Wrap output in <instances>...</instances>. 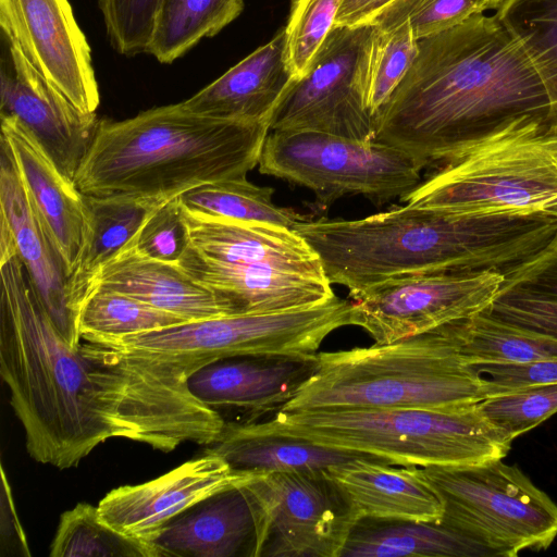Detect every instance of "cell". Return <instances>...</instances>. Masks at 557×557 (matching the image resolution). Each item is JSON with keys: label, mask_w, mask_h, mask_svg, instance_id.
<instances>
[{"label": "cell", "mask_w": 557, "mask_h": 557, "mask_svg": "<svg viewBox=\"0 0 557 557\" xmlns=\"http://www.w3.org/2000/svg\"><path fill=\"white\" fill-rule=\"evenodd\" d=\"M0 219L10 226L32 287L54 329L74 349L82 342L65 268L27 196L12 151L0 137Z\"/></svg>", "instance_id": "cell-18"}, {"label": "cell", "mask_w": 557, "mask_h": 557, "mask_svg": "<svg viewBox=\"0 0 557 557\" xmlns=\"http://www.w3.org/2000/svg\"><path fill=\"white\" fill-rule=\"evenodd\" d=\"M269 122L215 119L182 102L99 120L75 185L85 196L165 201L214 182L245 178L259 163Z\"/></svg>", "instance_id": "cell-4"}, {"label": "cell", "mask_w": 557, "mask_h": 557, "mask_svg": "<svg viewBox=\"0 0 557 557\" xmlns=\"http://www.w3.org/2000/svg\"><path fill=\"white\" fill-rule=\"evenodd\" d=\"M259 507L258 557H341L359 515L329 470L252 474Z\"/></svg>", "instance_id": "cell-13"}, {"label": "cell", "mask_w": 557, "mask_h": 557, "mask_svg": "<svg viewBox=\"0 0 557 557\" xmlns=\"http://www.w3.org/2000/svg\"><path fill=\"white\" fill-rule=\"evenodd\" d=\"M293 230L318 253L331 284L354 292L417 274L505 276L552 243L557 216L456 214L405 205L358 220H301Z\"/></svg>", "instance_id": "cell-3"}, {"label": "cell", "mask_w": 557, "mask_h": 557, "mask_svg": "<svg viewBox=\"0 0 557 557\" xmlns=\"http://www.w3.org/2000/svg\"><path fill=\"white\" fill-rule=\"evenodd\" d=\"M524 120L552 126L544 85L497 17L479 14L418 40L417 58L375 115L374 140L424 168Z\"/></svg>", "instance_id": "cell-2"}, {"label": "cell", "mask_w": 557, "mask_h": 557, "mask_svg": "<svg viewBox=\"0 0 557 557\" xmlns=\"http://www.w3.org/2000/svg\"><path fill=\"white\" fill-rule=\"evenodd\" d=\"M314 358L248 355L227 357L196 370L187 379L191 394L222 418L239 410L255 420L280 410L311 375Z\"/></svg>", "instance_id": "cell-20"}, {"label": "cell", "mask_w": 557, "mask_h": 557, "mask_svg": "<svg viewBox=\"0 0 557 557\" xmlns=\"http://www.w3.org/2000/svg\"><path fill=\"white\" fill-rule=\"evenodd\" d=\"M394 0H343L335 26H356L368 23Z\"/></svg>", "instance_id": "cell-43"}, {"label": "cell", "mask_w": 557, "mask_h": 557, "mask_svg": "<svg viewBox=\"0 0 557 557\" xmlns=\"http://www.w3.org/2000/svg\"><path fill=\"white\" fill-rule=\"evenodd\" d=\"M359 518L440 522L443 504L421 467L362 457L329 470Z\"/></svg>", "instance_id": "cell-24"}, {"label": "cell", "mask_w": 557, "mask_h": 557, "mask_svg": "<svg viewBox=\"0 0 557 557\" xmlns=\"http://www.w3.org/2000/svg\"><path fill=\"white\" fill-rule=\"evenodd\" d=\"M95 287L125 294L186 321L240 313L232 300L176 264L143 257L132 247L98 271L89 293Z\"/></svg>", "instance_id": "cell-23"}, {"label": "cell", "mask_w": 557, "mask_h": 557, "mask_svg": "<svg viewBox=\"0 0 557 557\" xmlns=\"http://www.w3.org/2000/svg\"><path fill=\"white\" fill-rule=\"evenodd\" d=\"M343 0H293L286 24V52L294 79L307 72L321 45L335 27Z\"/></svg>", "instance_id": "cell-38"}, {"label": "cell", "mask_w": 557, "mask_h": 557, "mask_svg": "<svg viewBox=\"0 0 557 557\" xmlns=\"http://www.w3.org/2000/svg\"><path fill=\"white\" fill-rule=\"evenodd\" d=\"M421 468L443 504L440 522L495 557L544 550L557 536V504L517 466L496 459Z\"/></svg>", "instance_id": "cell-9"}, {"label": "cell", "mask_w": 557, "mask_h": 557, "mask_svg": "<svg viewBox=\"0 0 557 557\" xmlns=\"http://www.w3.org/2000/svg\"><path fill=\"white\" fill-rule=\"evenodd\" d=\"M482 376L485 397L541 384H557V359L525 364L472 366Z\"/></svg>", "instance_id": "cell-41"}, {"label": "cell", "mask_w": 557, "mask_h": 557, "mask_svg": "<svg viewBox=\"0 0 557 557\" xmlns=\"http://www.w3.org/2000/svg\"><path fill=\"white\" fill-rule=\"evenodd\" d=\"M0 120L1 137L12 151L27 196L70 281L85 237V196L18 121L7 116Z\"/></svg>", "instance_id": "cell-21"}, {"label": "cell", "mask_w": 557, "mask_h": 557, "mask_svg": "<svg viewBox=\"0 0 557 557\" xmlns=\"http://www.w3.org/2000/svg\"><path fill=\"white\" fill-rule=\"evenodd\" d=\"M244 0H160L146 52L171 63L234 21Z\"/></svg>", "instance_id": "cell-29"}, {"label": "cell", "mask_w": 557, "mask_h": 557, "mask_svg": "<svg viewBox=\"0 0 557 557\" xmlns=\"http://www.w3.org/2000/svg\"><path fill=\"white\" fill-rule=\"evenodd\" d=\"M250 475L236 472L221 457L205 453L153 480L110 491L98 509L115 530L150 545L174 517Z\"/></svg>", "instance_id": "cell-17"}, {"label": "cell", "mask_w": 557, "mask_h": 557, "mask_svg": "<svg viewBox=\"0 0 557 557\" xmlns=\"http://www.w3.org/2000/svg\"><path fill=\"white\" fill-rule=\"evenodd\" d=\"M1 556L29 557V547L15 509L12 491L3 466L1 467Z\"/></svg>", "instance_id": "cell-42"}, {"label": "cell", "mask_w": 557, "mask_h": 557, "mask_svg": "<svg viewBox=\"0 0 557 557\" xmlns=\"http://www.w3.org/2000/svg\"><path fill=\"white\" fill-rule=\"evenodd\" d=\"M522 47L539 74L557 132V0H505L495 14Z\"/></svg>", "instance_id": "cell-31"}, {"label": "cell", "mask_w": 557, "mask_h": 557, "mask_svg": "<svg viewBox=\"0 0 557 557\" xmlns=\"http://www.w3.org/2000/svg\"><path fill=\"white\" fill-rule=\"evenodd\" d=\"M205 453L221 457L234 471L247 474L330 470L373 456L284 434L253 431L237 421L225 422L219 437L206 446Z\"/></svg>", "instance_id": "cell-25"}, {"label": "cell", "mask_w": 557, "mask_h": 557, "mask_svg": "<svg viewBox=\"0 0 557 557\" xmlns=\"http://www.w3.org/2000/svg\"><path fill=\"white\" fill-rule=\"evenodd\" d=\"M483 312L557 341V235L539 255L504 276Z\"/></svg>", "instance_id": "cell-28"}, {"label": "cell", "mask_w": 557, "mask_h": 557, "mask_svg": "<svg viewBox=\"0 0 557 557\" xmlns=\"http://www.w3.org/2000/svg\"><path fill=\"white\" fill-rule=\"evenodd\" d=\"M161 202L148 198L85 196V237L69 281L71 302L78 317L98 271L133 247L147 216Z\"/></svg>", "instance_id": "cell-26"}, {"label": "cell", "mask_w": 557, "mask_h": 557, "mask_svg": "<svg viewBox=\"0 0 557 557\" xmlns=\"http://www.w3.org/2000/svg\"><path fill=\"white\" fill-rule=\"evenodd\" d=\"M189 245L178 197L161 202L147 216L133 249L140 256L176 264Z\"/></svg>", "instance_id": "cell-39"}, {"label": "cell", "mask_w": 557, "mask_h": 557, "mask_svg": "<svg viewBox=\"0 0 557 557\" xmlns=\"http://www.w3.org/2000/svg\"><path fill=\"white\" fill-rule=\"evenodd\" d=\"M504 275L444 272L398 276L349 292L350 325L389 344L472 318L495 298Z\"/></svg>", "instance_id": "cell-14"}, {"label": "cell", "mask_w": 557, "mask_h": 557, "mask_svg": "<svg viewBox=\"0 0 557 557\" xmlns=\"http://www.w3.org/2000/svg\"><path fill=\"white\" fill-rule=\"evenodd\" d=\"M0 116L18 121L71 181L95 137L99 119L84 113L1 35Z\"/></svg>", "instance_id": "cell-16"}, {"label": "cell", "mask_w": 557, "mask_h": 557, "mask_svg": "<svg viewBox=\"0 0 557 557\" xmlns=\"http://www.w3.org/2000/svg\"><path fill=\"white\" fill-rule=\"evenodd\" d=\"M51 557H156L152 547L111 527L98 506L81 503L60 517Z\"/></svg>", "instance_id": "cell-33"}, {"label": "cell", "mask_w": 557, "mask_h": 557, "mask_svg": "<svg viewBox=\"0 0 557 557\" xmlns=\"http://www.w3.org/2000/svg\"><path fill=\"white\" fill-rule=\"evenodd\" d=\"M418 55V39L408 22L380 33L375 29L369 72L368 97L373 113L388 100Z\"/></svg>", "instance_id": "cell-37"}, {"label": "cell", "mask_w": 557, "mask_h": 557, "mask_svg": "<svg viewBox=\"0 0 557 557\" xmlns=\"http://www.w3.org/2000/svg\"><path fill=\"white\" fill-rule=\"evenodd\" d=\"M293 79L282 28L269 42L182 104L210 117L270 123Z\"/></svg>", "instance_id": "cell-22"}, {"label": "cell", "mask_w": 557, "mask_h": 557, "mask_svg": "<svg viewBox=\"0 0 557 557\" xmlns=\"http://www.w3.org/2000/svg\"><path fill=\"white\" fill-rule=\"evenodd\" d=\"M3 35L76 108L100 102L90 48L67 0H0Z\"/></svg>", "instance_id": "cell-15"}, {"label": "cell", "mask_w": 557, "mask_h": 557, "mask_svg": "<svg viewBox=\"0 0 557 557\" xmlns=\"http://www.w3.org/2000/svg\"><path fill=\"white\" fill-rule=\"evenodd\" d=\"M0 374L29 456L76 467L110 438L169 453L208 446L225 421L189 391L187 376L158 362L59 335L18 256L0 262Z\"/></svg>", "instance_id": "cell-1"}, {"label": "cell", "mask_w": 557, "mask_h": 557, "mask_svg": "<svg viewBox=\"0 0 557 557\" xmlns=\"http://www.w3.org/2000/svg\"><path fill=\"white\" fill-rule=\"evenodd\" d=\"M483 417L513 441L557 413V384H541L491 395L478 403Z\"/></svg>", "instance_id": "cell-36"}, {"label": "cell", "mask_w": 557, "mask_h": 557, "mask_svg": "<svg viewBox=\"0 0 557 557\" xmlns=\"http://www.w3.org/2000/svg\"><path fill=\"white\" fill-rule=\"evenodd\" d=\"M246 428L373 455L400 466H465L504 459L512 441L476 404L446 408L277 410Z\"/></svg>", "instance_id": "cell-6"}, {"label": "cell", "mask_w": 557, "mask_h": 557, "mask_svg": "<svg viewBox=\"0 0 557 557\" xmlns=\"http://www.w3.org/2000/svg\"><path fill=\"white\" fill-rule=\"evenodd\" d=\"M454 323L389 344L318 354L314 371L280 409L446 408L485 398Z\"/></svg>", "instance_id": "cell-5"}, {"label": "cell", "mask_w": 557, "mask_h": 557, "mask_svg": "<svg viewBox=\"0 0 557 557\" xmlns=\"http://www.w3.org/2000/svg\"><path fill=\"white\" fill-rule=\"evenodd\" d=\"M160 0H100L108 37L122 54L146 52Z\"/></svg>", "instance_id": "cell-40"}, {"label": "cell", "mask_w": 557, "mask_h": 557, "mask_svg": "<svg viewBox=\"0 0 557 557\" xmlns=\"http://www.w3.org/2000/svg\"><path fill=\"white\" fill-rule=\"evenodd\" d=\"M505 0H491V9H497Z\"/></svg>", "instance_id": "cell-44"}, {"label": "cell", "mask_w": 557, "mask_h": 557, "mask_svg": "<svg viewBox=\"0 0 557 557\" xmlns=\"http://www.w3.org/2000/svg\"><path fill=\"white\" fill-rule=\"evenodd\" d=\"M274 189L245 178L206 184L182 194L184 210L203 216L261 222L293 228L302 218L290 208L276 206Z\"/></svg>", "instance_id": "cell-32"}, {"label": "cell", "mask_w": 557, "mask_h": 557, "mask_svg": "<svg viewBox=\"0 0 557 557\" xmlns=\"http://www.w3.org/2000/svg\"><path fill=\"white\" fill-rule=\"evenodd\" d=\"M495 557L441 522L360 518L350 530L341 557Z\"/></svg>", "instance_id": "cell-27"}, {"label": "cell", "mask_w": 557, "mask_h": 557, "mask_svg": "<svg viewBox=\"0 0 557 557\" xmlns=\"http://www.w3.org/2000/svg\"><path fill=\"white\" fill-rule=\"evenodd\" d=\"M469 366L525 364L557 359V341L498 321L484 312L454 322Z\"/></svg>", "instance_id": "cell-30"}, {"label": "cell", "mask_w": 557, "mask_h": 557, "mask_svg": "<svg viewBox=\"0 0 557 557\" xmlns=\"http://www.w3.org/2000/svg\"><path fill=\"white\" fill-rule=\"evenodd\" d=\"M375 28L335 26L307 72L293 79L270 120V131H309L374 140L375 114L368 97Z\"/></svg>", "instance_id": "cell-11"}, {"label": "cell", "mask_w": 557, "mask_h": 557, "mask_svg": "<svg viewBox=\"0 0 557 557\" xmlns=\"http://www.w3.org/2000/svg\"><path fill=\"white\" fill-rule=\"evenodd\" d=\"M351 301L337 296L312 307L188 321L117 337L83 338L186 375L215 360L248 355L314 358L327 335L350 325Z\"/></svg>", "instance_id": "cell-8"}, {"label": "cell", "mask_w": 557, "mask_h": 557, "mask_svg": "<svg viewBox=\"0 0 557 557\" xmlns=\"http://www.w3.org/2000/svg\"><path fill=\"white\" fill-rule=\"evenodd\" d=\"M400 200L456 214L557 216V132L518 122L442 163Z\"/></svg>", "instance_id": "cell-7"}, {"label": "cell", "mask_w": 557, "mask_h": 557, "mask_svg": "<svg viewBox=\"0 0 557 557\" xmlns=\"http://www.w3.org/2000/svg\"><path fill=\"white\" fill-rule=\"evenodd\" d=\"M183 215L189 245L176 265L230 299L242 298L280 271L326 276L318 253L293 228L184 209Z\"/></svg>", "instance_id": "cell-12"}, {"label": "cell", "mask_w": 557, "mask_h": 557, "mask_svg": "<svg viewBox=\"0 0 557 557\" xmlns=\"http://www.w3.org/2000/svg\"><path fill=\"white\" fill-rule=\"evenodd\" d=\"M491 9V0H394L368 23L380 32L408 22L420 40L451 28Z\"/></svg>", "instance_id": "cell-35"}, {"label": "cell", "mask_w": 557, "mask_h": 557, "mask_svg": "<svg viewBox=\"0 0 557 557\" xmlns=\"http://www.w3.org/2000/svg\"><path fill=\"white\" fill-rule=\"evenodd\" d=\"M247 480L170 520L150 542L156 557H258L261 518Z\"/></svg>", "instance_id": "cell-19"}, {"label": "cell", "mask_w": 557, "mask_h": 557, "mask_svg": "<svg viewBox=\"0 0 557 557\" xmlns=\"http://www.w3.org/2000/svg\"><path fill=\"white\" fill-rule=\"evenodd\" d=\"M258 165L261 174L310 189L323 208L347 195L379 205L401 199L421 183L423 169L397 147L309 131H271Z\"/></svg>", "instance_id": "cell-10"}, {"label": "cell", "mask_w": 557, "mask_h": 557, "mask_svg": "<svg viewBox=\"0 0 557 557\" xmlns=\"http://www.w3.org/2000/svg\"><path fill=\"white\" fill-rule=\"evenodd\" d=\"M188 322L125 294L95 287L79 313L83 338L117 337Z\"/></svg>", "instance_id": "cell-34"}]
</instances>
